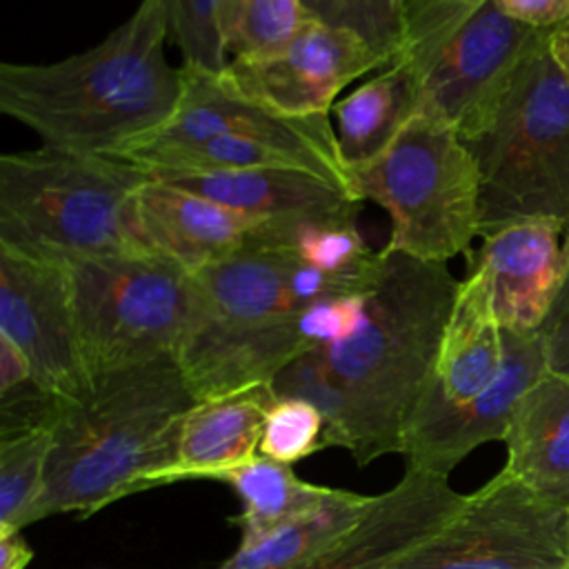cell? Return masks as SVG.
Returning a JSON list of instances; mask_svg holds the SVG:
<instances>
[{"label":"cell","instance_id":"1","mask_svg":"<svg viewBox=\"0 0 569 569\" xmlns=\"http://www.w3.org/2000/svg\"><path fill=\"white\" fill-rule=\"evenodd\" d=\"M164 0L138 9L96 47L47 64H0V111L44 147L113 156L167 124L184 93V69L164 53Z\"/></svg>","mask_w":569,"mask_h":569},{"label":"cell","instance_id":"2","mask_svg":"<svg viewBox=\"0 0 569 569\" xmlns=\"http://www.w3.org/2000/svg\"><path fill=\"white\" fill-rule=\"evenodd\" d=\"M458 284L447 262L380 249L358 327L338 342L316 347L345 398L342 449L358 465L402 453Z\"/></svg>","mask_w":569,"mask_h":569},{"label":"cell","instance_id":"3","mask_svg":"<svg viewBox=\"0 0 569 569\" xmlns=\"http://www.w3.org/2000/svg\"><path fill=\"white\" fill-rule=\"evenodd\" d=\"M193 402L176 356L98 378L78 402L60 400L44 489L29 525L67 511L87 518L153 489L173 462L180 422Z\"/></svg>","mask_w":569,"mask_h":569},{"label":"cell","instance_id":"4","mask_svg":"<svg viewBox=\"0 0 569 569\" xmlns=\"http://www.w3.org/2000/svg\"><path fill=\"white\" fill-rule=\"evenodd\" d=\"M149 180L109 156L40 147L0 158V249L60 267L149 251L136 191Z\"/></svg>","mask_w":569,"mask_h":569},{"label":"cell","instance_id":"5","mask_svg":"<svg viewBox=\"0 0 569 569\" xmlns=\"http://www.w3.org/2000/svg\"><path fill=\"white\" fill-rule=\"evenodd\" d=\"M480 173V236L520 220L569 222V87L547 38L489 122L465 142Z\"/></svg>","mask_w":569,"mask_h":569},{"label":"cell","instance_id":"6","mask_svg":"<svg viewBox=\"0 0 569 569\" xmlns=\"http://www.w3.org/2000/svg\"><path fill=\"white\" fill-rule=\"evenodd\" d=\"M349 173L356 196L387 211L389 253L447 262L480 236L478 164L451 127L425 113Z\"/></svg>","mask_w":569,"mask_h":569},{"label":"cell","instance_id":"7","mask_svg":"<svg viewBox=\"0 0 569 569\" xmlns=\"http://www.w3.org/2000/svg\"><path fill=\"white\" fill-rule=\"evenodd\" d=\"M69 282L93 380L176 356L193 320V273L156 251L78 262Z\"/></svg>","mask_w":569,"mask_h":569},{"label":"cell","instance_id":"8","mask_svg":"<svg viewBox=\"0 0 569 569\" xmlns=\"http://www.w3.org/2000/svg\"><path fill=\"white\" fill-rule=\"evenodd\" d=\"M567 560V507L502 469L387 569H558Z\"/></svg>","mask_w":569,"mask_h":569},{"label":"cell","instance_id":"9","mask_svg":"<svg viewBox=\"0 0 569 569\" xmlns=\"http://www.w3.org/2000/svg\"><path fill=\"white\" fill-rule=\"evenodd\" d=\"M378 262L360 273H327L262 231L253 247L193 273L196 311L191 325L220 329L271 327L318 300L367 289Z\"/></svg>","mask_w":569,"mask_h":569},{"label":"cell","instance_id":"10","mask_svg":"<svg viewBox=\"0 0 569 569\" xmlns=\"http://www.w3.org/2000/svg\"><path fill=\"white\" fill-rule=\"evenodd\" d=\"M547 33L509 18L487 0L425 69L418 113L451 127L462 142L471 140Z\"/></svg>","mask_w":569,"mask_h":569},{"label":"cell","instance_id":"11","mask_svg":"<svg viewBox=\"0 0 569 569\" xmlns=\"http://www.w3.org/2000/svg\"><path fill=\"white\" fill-rule=\"evenodd\" d=\"M0 336L29 360L33 382L78 402L93 389L71 298L69 267L0 249Z\"/></svg>","mask_w":569,"mask_h":569},{"label":"cell","instance_id":"12","mask_svg":"<svg viewBox=\"0 0 569 569\" xmlns=\"http://www.w3.org/2000/svg\"><path fill=\"white\" fill-rule=\"evenodd\" d=\"M182 69L184 93L173 118L120 151L147 144H193L220 136L253 138L302 153L325 178L356 196L351 173L340 158L329 116H289L244 96L222 71L211 73L191 67Z\"/></svg>","mask_w":569,"mask_h":569},{"label":"cell","instance_id":"13","mask_svg":"<svg viewBox=\"0 0 569 569\" xmlns=\"http://www.w3.org/2000/svg\"><path fill=\"white\" fill-rule=\"evenodd\" d=\"M389 64L351 31L307 18L278 51L231 58L222 73L244 96L289 116H329L336 96L371 71Z\"/></svg>","mask_w":569,"mask_h":569},{"label":"cell","instance_id":"14","mask_svg":"<svg viewBox=\"0 0 569 569\" xmlns=\"http://www.w3.org/2000/svg\"><path fill=\"white\" fill-rule=\"evenodd\" d=\"M547 369L540 331L516 333L505 329L502 367L480 396L465 405L413 413L402 442L407 469L449 476L478 445L502 440L518 400Z\"/></svg>","mask_w":569,"mask_h":569},{"label":"cell","instance_id":"15","mask_svg":"<svg viewBox=\"0 0 569 569\" xmlns=\"http://www.w3.org/2000/svg\"><path fill=\"white\" fill-rule=\"evenodd\" d=\"M136 222L149 251L196 273L253 247L273 220L149 178L136 191Z\"/></svg>","mask_w":569,"mask_h":569},{"label":"cell","instance_id":"16","mask_svg":"<svg viewBox=\"0 0 569 569\" xmlns=\"http://www.w3.org/2000/svg\"><path fill=\"white\" fill-rule=\"evenodd\" d=\"M562 233L556 220H520L482 238L471 267L487 278L493 311L507 331L538 333L562 284Z\"/></svg>","mask_w":569,"mask_h":569},{"label":"cell","instance_id":"17","mask_svg":"<svg viewBox=\"0 0 569 569\" xmlns=\"http://www.w3.org/2000/svg\"><path fill=\"white\" fill-rule=\"evenodd\" d=\"M465 502L447 476L407 469L378 493L362 520L300 569H387L400 553L433 533Z\"/></svg>","mask_w":569,"mask_h":569},{"label":"cell","instance_id":"18","mask_svg":"<svg viewBox=\"0 0 569 569\" xmlns=\"http://www.w3.org/2000/svg\"><path fill=\"white\" fill-rule=\"evenodd\" d=\"M502 360L505 329L485 273L471 267L458 284L429 385L413 413L473 400L496 380Z\"/></svg>","mask_w":569,"mask_h":569},{"label":"cell","instance_id":"19","mask_svg":"<svg viewBox=\"0 0 569 569\" xmlns=\"http://www.w3.org/2000/svg\"><path fill=\"white\" fill-rule=\"evenodd\" d=\"M271 385L196 400L184 413L173 462L156 487L178 480H220L224 473L260 456L262 422L273 405Z\"/></svg>","mask_w":569,"mask_h":569},{"label":"cell","instance_id":"20","mask_svg":"<svg viewBox=\"0 0 569 569\" xmlns=\"http://www.w3.org/2000/svg\"><path fill=\"white\" fill-rule=\"evenodd\" d=\"M502 442L509 476L569 507V376L547 369L518 400Z\"/></svg>","mask_w":569,"mask_h":569},{"label":"cell","instance_id":"21","mask_svg":"<svg viewBox=\"0 0 569 569\" xmlns=\"http://www.w3.org/2000/svg\"><path fill=\"white\" fill-rule=\"evenodd\" d=\"M167 182H176L231 209L269 220L356 216L362 202L349 189L327 178L284 167L200 173L171 178Z\"/></svg>","mask_w":569,"mask_h":569},{"label":"cell","instance_id":"22","mask_svg":"<svg viewBox=\"0 0 569 569\" xmlns=\"http://www.w3.org/2000/svg\"><path fill=\"white\" fill-rule=\"evenodd\" d=\"M420 78L411 62L393 58L333 104L336 142L347 169L380 156L411 122L420 107Z\"/></svg>","mask_w":569,"mask_h":569},{"label":"cell","instance_id":"23","mask_svg":"<svg viewBox=\"0 0 569 569\" xmlns=\"http://www.w3.org/2000/svg\"><path fill=\"white\" fill-rule=\"evenodd\" d=\"M373 500L376 496L331 489L320 505L302 516L240 542L216 569H300L356 527Z\"/></svg>","mask_w":569,"mask_h":569},{"label":"cell","instance_id":"24","mask_svg":"<svg viewBox=\"0 0 569 569\" xmlns=\"http://www.w3.org/2000/svg\"><path fill=\"white\" fill-rule=\"evenodd\" d=\"M220 482L231 485L242 500V511L229 520L240 531V542L302 516L331 493V487L300 480L291 465L264 456L224 473Z\"/></svg>","mask_w":569,"mask_h":569},{"label":"cell","instance_id":"25","mask_svg":"<svg viewBox=\"0 0 569 569\" xmlns=\"http://www.w3.org/2000/svg\"><path fill=\"white\" fill-rule=\"evenodd\" d=\"M53 449L51 425L31 427L0 440V533H18L42 496Z\"/></svg>","mask_w":569,"mask_h":569},{"label":"cell","instance_id":"26","mask_svg":"<svg viewBox=\"0 0 569 569\" xmlns=\"http://www.w3.org/2000/svg\"><path fill=\"white\" fill-rule=\"evenodd\" d=\"M307 18L302 0H229L224 13L229 60L278 51L296 38Z\"/></svg>","mask_w":569,"mask_h":569},{"label":"cell","instance_id":"27","mask_svg":"<svg viewBox=\"0 0 569 569\" xmlns=\"http://www.w3.org/2000/svg\"><path fill=\"white\" fill-rule=\"evenodd\" d=\"M169 40L182 53V67L218 73L227 67L224 13L229 0H164Z\"/></svg>","mask_w":569,"mask_h":569},{"label":"cell","instance_id":"28","mask_svg":"<svg viewBox=\"0 0 569 569\" xmlns=\"http://www.w3.org/2000/svg\"><path fill=\"white\" fill-rule=\"evenodd\" d=\"M487 0H400L402 47L398 58L411 62L420 76L447 40Z\"/></svg>","mask_w":569,"mask_h":569},{"label":"cell","instance_id":"29","mask_svg":"<svg viewBox=\"0 0 569 569\" xmlns=\"http://www.w3.org/2000/svg\"><path fill=\"white\" fill-rule=\"evenodd\" d=\"M305 11L329 24L362 38L389 62L402 47L400 0H302Z\"/></svg>","mask_w":569,"mask_h":569},{"label":"cell","instance_id":"30","mask_svg":"<svg viewBox=\"0 0 569 569\" xmlns=\"http://www.w3.org/2000/svg\"><path fill=\"white\" fill-rule=\"evenodd\" d=\"M325 416L311 402L276 396L262 422L260 456L293 465L325 449Z\"/></svg>","mask_w":569,"mask_h":569},{"label":"cell","instance_id":"31","mask_svg":"<svg viewBox=\"0 0 569 569\" xmlns=\"http://www.w3.org/2000/svg\"><path fill=\"white\" fill-rule=\"evenodd\" d=\"M509 18L533 29L551 31L569 22V0H493Z\"/></svg>","mask_w":569,"mask_h":569},{"label":"cell","instance_id":"32","mask_svg":"<svg viewBox=\"0 0 569 569\" xmlns=\"http://www.w3.org/2000/svg\"><path fill=\"white\" fill-rule=\"evenodd\" d=\"M540 336L545 340L547 367L556 373L569 376V309L562 316L545 322Z\"/></svg>","mask_w":569,"mask_h":569},{"label":"cell","instance_id":"33","mask_svg":"<svg viewBox=\"0 0 569 569\" xmlns=\"http://www.w3.org/2000/svg\"><path fill=\"white\" fill-rule=\"evenodd\" d=\"M27 382H33L27 356L4 336H0V396Z\"/></svg>","mask_w":569,"mask_h":569},{"label":"cell","instance_id":"34","mask_svg":"<svg viewBox=\"0 0 569 569\" xmlns=\"http://www.w3.org/2000/svg\"><path fill=\"white\" fill-rule=\"evenodd\" d=\"M33 560V549L18 533H0V569H24Z\"/></svg>","mask_w":569,"mask_h":569},{"label":"cell","instance_id":"35","mask_svg":"<svg viewBox=\"0 0 569 569\" xmlns=\"http://www.w3.org/2000/svg\"><path fill=\"white\" fill-rule=\"evenodd\" d=\"M547 44H549V53H551L556 67L560 69V73L569 87V22L551 29L547 33Z\"/></svg>","mask_w":569,"mask_h":569},{"label":"cell","instance_id":"36","mask_svg":"<svg viewBox=\"0 0 569 569\" xmlns=\"http://www.w3.org/2000/svg\"><path fill=\"white\" fill-rule=\"evenodd\" d=\"M567 309H569V222H567L565 233H562V284H560L558 298L553 302V309H551L547 322L562 316Z\"/></svg>","mask_w":569,"mask_h":569},{"label":"cell","instance_id":"37","mask_svg":"<svg viewBox=\"0 0 569 569\" xmlns=\"http://www.w3.org/2000/svg\"><path fill=\"white\" fill-rule=\"evenodd\" d=\"M558 569H569V560H567L562 567H558Z\"/></svg>","mask_w":569,"mask_h":569},{"label":"cell","instance_id":"38","mask_svg":"<svg viewBox=\"0 0 569 569\" xmlns=\"http://www.w3.org/2000/svg\"><path fill=\"white\" fill-rule=\"evenodd\" d=\"M567 518H569V507H567Z\"/></svg>","mask_w":569,"mask_h":569}]
</instances>
